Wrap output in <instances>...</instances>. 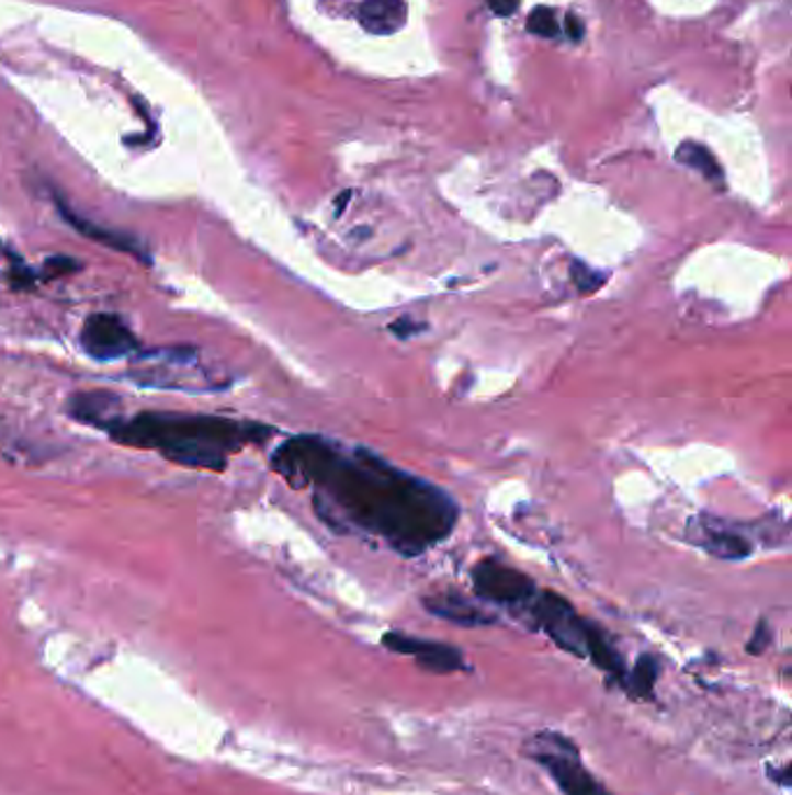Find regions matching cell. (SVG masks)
I'll list each match as a JSON object with an SVG mask.
<instances>
[{"label": "cell", "instance_id": "6da1fadb", "mask_svg": "<svg viewBox=\"0 0 792 795\" xmlns=\"http://www.w3.org/2000/svg\"><path fill=\"white\" fill-rule=\"evenodd\" d=\"M272 465L295 487H316V512L338 508L353 526L384 537L405 556L444 540L459 519L442 489L361 447L349 458L321 438L301 435L274 452Z\"/></svg>", "mask_w": 792, "mask_h": 795}, {"label": "cell", "instance_id": "7a4b0ae2", "mask_svg": "<svg viewBox=\"0 0 792 795\" xmlns=\"http://www.w3.org/2000/svg\"><path fill=\"white\" fill-rule=\"evenodd\" d=\"M112 440L135 450H151L184 468L222 473L228 456L245 444L261 442L270 429L261 423L205 414L143 412L133 419H114L105 425Z\"/></svg>", "mask_w": 792, "mask_h": 795}, {"label": "cell", "instance_id": "3957f363", "mask_svg": "<svg viewBox=\"0 0 792 795\" xmlns=\"http://www.w3.org/2000/svg\"><path fill=\"white\" fill-rule=\"evenodd\" d=\"M79 344H82L84 354L93 361L110 363L118 359H128L137 349V338L133 336L126 321L116 315L98 313L87 317L79 331Z\"/></svg>", "mask_w": 792, "mask_h": 795}, {"label": "cell", "instance_id": "277c9868", "mask_svg": "<svg viewBox=\"0 0 792 795\" xmlns=\"http://www.w3.org/2000/svg\"><path fill=\"white\" fill-rule=\"evenodd\" d=\"M474 589L486 600L500 605H528L534 598L532 581L513 568H507L498 560H482L474 568Z\"/></svg>", "mask_w": 792, "mask_h": 795}, {"label": "cell", "instance_id": "5b68a950", "mask_svg": "<svg viewBox=\"0 0 792 795\" xmlns=\"http://www.w3.org/2000/svg\"><path fill=\"white\" fill-rule=\"evenodd\" d=\"M688 535L698 547L723 560H742L754 554V542L739 531L727 529L723 521L711 516H698L688 523Z\"/></svg>", "mask_w": 792, "mask_h": 795}, {"label": "cell", "instance_id": "8992f818", "mask_svg": "<svg viewBox=\"0 0 792 795\" xmlns=\"http://www.w3.org/2000/svg\"><path fill=\"white\" fill-rule=\"evenodd\" d=\"M384 645L391 651L416 656L419 666L423 670H430V672H453V670H459L463 666L461 651H455L453 647H446V645L428 643V639L409 637V635H403V633H386L384 635Z\"/></svg>", "mask_w": 792, "mask_h": 795}, {"label": "cell", "instance_id": "52a82bcc", "mask_svg": "<svg viewBox=\"0 0 792 795\" xmlns=\"http://www.w3.org/2000/svg\"><path fill=\"white\" fill-rule=\"evenodd\" d=\"M569 751L574 749H565V753H540L538 761L553 774V780L567 795H609V791H604L596 777L584 770L577 753L569 756Z\"/></svg>", "mask_w": 792, "mask_h": 795}, {"label": "cell", "instance_id": "ba28073f", "mask_svg": "<svg viewBox=\"0 0 792 795\" xmlns=\"http://www.w3.org/2000/svg\"><path fill=\"white\" fill-rule=\"evenodd\" d=\"M56 207L64 215V219L72 228H77V232H82L84 238H89V240H93L98 245H105V247H110L114 251H124V254H131V257H135L137 261H143V263H151V259L147 254V247L137 238L128 236V232L98 226V224H93V222H89L84 217H79L77 212H72L61 198H56Z\"/></svg>", "mask_w": 792, "mask_h": 795}, {"label": "cell", "instance_id": "9c48e42d", "mask_svg": "<svg viewBox=\"0 0 792 795\" xmlns=\"http://www.w3.org/2000/svg\"><path fill=\"white\" fill-rule=\"evenodd\" d=\"M361 26L372 35H393L407 22L405 0H365L359 10Z\"/></svg>", "mask_w": 792, "mask_h": 795}, {"label": "cell", "instance_id": "30bf717a", "mask_svg": "<svg viewBox=\"0 0 792 795\" xmlns=\"http://www.w3.org/2000/svg\"><path fill=\"white\" fill-rule=\"evenodd\" d=\"M426 607L438 614L442 618H449L453 624L461 626H482V624H493V618L482 614L479 610H474L469 603L461 598H449V595H440V598H428Z\"/></svg>", "mask_w": 792, "mask_h": 795}, {"label": "cell", "instance_id": "8fae6325", "mask_svg": "<svg viewBox=\"0 0 792 795\" xmlns=\"http://www.w3.org/2000/svg\"><path fill=\"white\" fill-rule=\"evenodd\" d=\"M677 161L692 168V170H700L704 178L714 180V182H721L723 180V170L721 166L716 163V159L711 157V151L704 147V145H698V143H683L679 149H677Z\"/></svg>", "mask_w": 792, "mask_h": 795}, {"label": "cell", "instance_id": "7c38bea8", "mask_svg": "<svg viewBox=\"0 0 792 795\" xmlns=\"http://www.w3.org/2000/svg\"><path fill=\"white\" fill-rule=\"evenodd\" d=\"M658 680V663L653 656H642L630 674V689L635 695H650L653 684Z\"/></svg>", "mask_w": 792, "mask_h": 795}, {"label": "cell", "instance_id": "4fadbf2b", "mask_svg": "<svg viewBox=\"0 0 792 795\" xmlns=\"http://www.w3.org/2000/svg\"><path fill=\"white\" fill-rule=\"evenodd\" d=\"M528 31L540 35V37H556L561 26H558V19H556V12H553L551 8H534L530 14H528Z\"/></svg>", "mask_w": 792, "mask_h": 795}, {"label": "cell", "instance_id": "5bb4252c", "mask_svg": "<svg viewBox=\"0 0 792 795\" xmlns=\"http://www.w3.org/2000/svg\"><path fill=\"white\" fill-rule=\"evenodd\" d=\"M388 331H391L393 336H398L400 340H409L411 336L426 331V323H423V321H416V319H411V317H403V319H395V321L388 326Z\"/></svg>", "mask_w": 792, "mask_h": 795}, {"label": "cell", "instance_id": "9a60e30c", "mask_svg": "<svg viewBox=\"0 0 792 795\" xmlns=\"http://www.w3.org/2000/svg\"><path fill=\"white\" fill-rule=\"evenodd\" d=\"M574 280H577V284H579L581 291H596L602 284L604 275L596 273V270H592V268H586V265H579L577 263V268H574Z\"/></svg>", "mask_w": 792, "mask_h": 795}, {"label": "cell", "instance_id": "2e32d148", "mask_svg": "<svg viewBox=\"0 0 792 795\" xmlns=\"http://www.w3.org/2000/svg\"><path fill=\"white\" fill-rule=\"evenodd\" d=\"M769 643H771L769 626H767V622H760L758 628H756V633H754V637H750V643H748L746 649H748V654H762Z\"/></svg>", "mask_w": 792, "mask_h": 795}, {"label": "cell", "instance_id": "e0dca14e", "mask_svg": "<svg viewBox=\"0 0 792 795\" xmlns=\"http://www.w3.org/2000/svg\"><path fill=\"white\" fill-rule=\"evenodd\" d=\"M565 31H567V37H569V41H574V43H579L581 37H584V33H586L584 22H581V19H579L577 14H569V16H567Z\"/></svg>", "mask_w": 792, "mask_h": 795}, {"label": "cell", "instance_id": "ac0fdd59", "mask_svg": "<svg viewBox=\"0 0 792 795\" xmlns=\"http://www.w3.org/2000/svg\"><path fill=\"white\" fill-rule=\"evenodd\" d=\"M488 5L498 16H509L519 10L521 0H488Z\"/></svg>", "mask_w": 792, "mask_h": 795}]
</instances>
